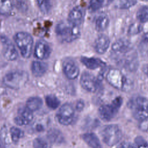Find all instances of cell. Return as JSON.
Returning a JSON list of instances; mask_svg holds the SVG:
<instances>
[{
    "instance_id": "obj_1",
    "label": "cell",
    "mask_w": 148,
    "mask_h": 148,
    "mask_svg": "<svg viewBox=\"0 0 148 148\" xmlns=\"http://www.w3.org/2000/svg\"><path fill=\"white\" fill-rule=\"evenodd\" d=\"M55 32L60 40L66 43L73 42L80 35L79 26L73 24L68 20L58 23Z\"/></svg>"
},
{
    "instance_id": "obj_2",
    "label": "cell",
    "mask_w": 148,
    "mask_h": 148,
    "mask_svg": "<svg viewBox=\"0 0 148 148\" xmlns=\"http://www.w3.org/2000/svg\"><path fill=\"white\" fill-rule=\"evenodd\" d=\"M113 58L117 65L129 72H135L139 66L136 51L131 48L129 50L119 54H112Z\"/></svg>"
},
{
    "instance_id": "obj_3",
    "label": "cell",
    "mask_w": 148,
    "mask_h": 148,
    "mask_svg": "<svg viewBox=\"0 0 148 148\" xmlns=\"http://www.w3.org/2000/svg\"><path fill=\"white\" fill-rule=\"evenodd\" d=\"M106 79L109 84L119 90L128 91L132 88L131 81L119 69H109Z\"/></svg>"
},
{
    "instance_id": "obj_4",
    "label": "cell",
    "mask_w": 148,
    "mask_h": 148,
    "mask_svg": "<svg viewBox=\"0 0 148 148\" xmlns=\"http://www.w3.org/2000/svg\"><path fill=\"white\" fill-rule=\"evenodd\" d=\"M127 106L136 120L143 122L148 119V99L146 98L141 96L132 98Z\"/></svg>"
},
{
    "instance_id": "obj_5",
    "label": "cell",
    "mask_w": 148,
    "mask_h": 148,
    "mask_svg": "<svg viewBox=\"0 0 148 148\" xmlns=\"http://www.w3.org/2000/svg\"><path fill=\"white\" fill-rule=\"evenodd\" d=\"M14 40L21 55L24 58H29L33 49L34 40L32 36L26 32H18L14 35Z\"/></svg>"
},
{
    "instance_id": "obj_6",
    "label": "cell",
    "mask_w": 148,
    "mask_h": 148,
    "mask_svg": "<svg viewBox=\"0 0 148 148\" xmlns=\"http://www.w3.org/2000/svg\"><path fill=\"white\" fill-rule=\"evenodd\" d=\"M28 74L23 71H14L8 73L3 77V82L8 87L18 89L22 87L28 81Z\"/></svg>"
},
{
    "instance_id": "obj_7",
    "label": "cell",
    "mask_w": 148,
    "mask_h": 148,
    "mask_svg": "<svg viewBox=\"0 0 148 148\" xmlns=\"http://www.w3.org/2000/svg\"><path fill=\"white\" fill-rule=\"evenodd\" d=\"M101 135L103 142L109 146L116 145L122 137L121 131L116 124H109L103 127Z\"/></svg>"
},
{
    "instance_id": "obj_8",
    "label": "cell",
    "mask_w": 148,
    "mask_h": 148,
    "mask_svg": "<svg viewBox=\"0 0 148 148\" xmlns=\"http://www.w3.org/2000/svg\"><path fill=\"white\" fill-rule=\"evenodd\" d=\"M123 103V98L117 97L111 103L101 105L98 109L99 117L103 121L111 120L118 113V111Z\"/></svg>"
},
{
    "instance_id": "obj_9",
    "label": "cell",
    "mask_w": 148,
    "mask_h": 148,
    "mask_svg": "<svg viewBox=\"0 0 148 148\" xmlns=\"http://www.w3.org/2000/svg\"><path fill=\"white\" fill-rule=\"evenodd\" d=\"M80 83L85 90L90 92H95L99 88V80L91 73L84 71L81 75Z\"/></svg>"
},
{
    "instance_id": "obj_10",
    "label": "cell",
    "mask_w": 148,
    "mask_h": 148,
    "mask_svg": "<svg viewBox=\"0 0 148 148\" xmlns=\"http://www.w3.org/2000/svg\"><path fill=\"white\" fill-rule=\"evenodd\" d=\"M75 115V110L69 103H65L59 109L57 113V118L58 122L64 125H68L71 124Z\"/></svg>"
},
{
    "instance_id": "obj_11",
    "label": "cell",
    "mask_w": 148,
    "mask_h": 148,
    "mask_svg": "<svg viewBox=\"0 0 148 148\" xmlns=\"http://www.w3.org/2000/svg\"><path fill=\"white\" fill-rule=\"evenodd\" d=\"M0 40L3 46V54L5 59L10 61L17 60L18 54L11 40L5 36H1Z\"/></svg>"
},
{
    "instance_id": "obj_12",
    "label": "cell",
    "mask_w": 148,
    "mask_h": 148,
    "mask_svg": "<svg viewBox=\"0 0 148 148\" xmlns=\"http://www.w3.org/2000/svg\"><path fill=\"white\" fill-rule=\"evenodd\" d=\"M62 70L66 77L71 80L76 79L79 75V68L76 62L71 58H66L62 62Z\"/></svg>"
},
{
    "instance_id": "obj_13",
    "label": "cell",
    "mask_w": 148,
    "mask_h": 148,
    "mask_svg": "<svg viewBox=\"0 0 148 148\" xmlns=\"http://www.w3.org/2000/svg\"><path fill=\"white\" fill-rule=\"evenodd\" d=\"M50 53L51 48L47 42L43 40L37 42L34 49V56L36 58L40 60L47 59Z\"/></svg>"
},
{
    "instance_id": "obj_14",
    "label": "cell",
    "mask_w": 148,
    "mask_h": 148,
    "mask_svg": "<svg viewBox=\"0 0 148 148\" xmlns=\"http://www.w3.org/2000/svg\"><path fill=\"white\" fill-rule=\"evenodd\" d=\"M34 116L32 112L27 107L20 108L14 118V122L18 125H27L33 120Z\"/></svg>"
},
{
    "instance_id": "obj_15",
    "label": "cell",
    "mask_w": 148,
    "mask_h": 148,
    "mask_svg": "<svg viewBox=\"0 0 148 148\" xmlns=\"http://www.w3.org/2000/svg\"><path fill=\"white\" fill-rule=\"evenodd\" d=\"M110 39L109 37L105 34H101L95 39L94 47L95 51L99 54L105 53L110 46Z\"/></svg>"
},
{
    "instance_id": "obj_16",
    "label": "cell",
    "mask_w": 148,
    "mask_h": 148,
    "mask_svg": "<svg viewBox=\"0 0 148 148\" xmlns=\"http://www.w3.org/2000/svg\"><path fill=\"white\" fill-rule=\"evenodd\" d=\"M83 18L84 12L83 9L79 6H75L69 13L67 20L73 24L80 26Z\"/></svg>"
},
{
    "instance_id": "obj_17",
    "label": "cell",
    "mask_w": 148,
    "mask_h": 148,
    "mask_svg": "<svg viewBox=\"0 0 148 148\" xmlns=\"http://www.w3.org/2000/svg\"><path fill=\"white\" fill-rule=\"evenodd\" d=\"M109 18L105 13H100L96 16L94 20L95 29L99 32L105 31L109 25Z\"/></svg>"
},
{
    "instance_id": "obj_18",
    "label": "cell",
    "mask_w": 148,
    "mask_h": 148,
    "mask_svg": "<svg viewBox=\"0 0 148 148\" xmlns=\"http://www.w3.org/2000/svg\"><path fill=\"white\" fill-rule=\"evenodd\" d=\"M80 61L86 67L91 70L105 66V62L98 58L82 57Z\"/></svg>"
},
{
    "instance_id": "obj_19",
    "label": "cell",
    "mask_w": 148,
    "mask_h": 148,
    "mask_svg": "<svg viewBox=\"0 0 148 148\" xmlns=\"http://www.w3.org/2000/svg\"><path fill=\"white\" fill-rule=\"evenodd\" d=\"M132 48L131 43L125 39H119L112 45L113 54H119L125 52Z\"/></svg>"
},
{
    "instance_id": "obj_20",
    "label": "cell",
    "mask_w": 148,
    "mask_h": 148,
    "mask_svg": "<svg viewBox=\"0 0 148 148\" xmlns=\"http://www.w3.org/2000/svg\"><path fill=\"white\" fill-rule=\"evenodd\" d=\"M83 140L91 148H101V144L98 136L94 133L87 132L82 136Z\"/></svg>"
},
{
    "instance_id": "obj_21",
    "label": "cell",
    "mask_w": 148,
    "mask_h": 148,
    "mask_svg": "<svg viewBox=\"0 0 148 148\" xmlns=\"http://www.w3.org/2000/svg\"><path fill=\"white\" fill-rule=\"evenodd\" d=\"M47 69L46 63L40 61H34L31 65V71L33 75L36 77L43 76Z\"/></svg>"
},
{
    "instance_id": "obj_22",
    "label": "cell",
    "mask_w": 148,
    "mask_h": 148,
    "mask_svg": "<svg viewBox=\"0 0 148 148\" xmlns=\"http://www.w3.org/2000/svg\"><path fill=\"white\" fill-rule=\"evenodd\" d=\"M43 102L40 98L33 97L28 98L26 102V107L32 112L39 110L42 106Z\"/></svg>"
},
{
    "instance_id": "obj_23",
    "label": "cell",
    "mask_w": 148,
    "mask_h": 148,
    "mask_svg": "<svg viewBox=\"0 0 148 148\" xmlns=\"http://www.w3.org/2000/svg\"><path fill=\"white\" fill-rule=\"evenodd\" d=\"M47 139L50 143H61L64 141V137L61 132L58 130L51 129L48 131Z\"/></svg>"
},
{
    "instance_id": "obj_24",
    "label": "cell",
    "mask_w": 148,
    "mask_h": 148,
    "mask_svg": "<svg viewBox=\"0 0 148 148\" xmlns=\"http://www.w3.org/2000/svg\"><path fill=\"white\" fill-rule=\"evenodd\" d=\"M114 0H89V9L92 11H97L99 9L109 6Z\"/></svg>"
},
{
    "instance_id": "obj_25",
    "label": "cell",
    "mask_w": 148,
    "mask_h": 148,
    "mask_svg": "<svg viewBox=\"0 0 148 148\" xmlns=\"http://www.w3.org/2000/svg\"><path fill=\"white\" fill-rule=\"evenodd\" d=\"M140 55L144 58H148V32L143 35L138 45Z\"/></svg>"
},
{
    "instance_id": "obj_26",
    "label": "cell",
    "mask_w": 148,
    "mask_h": 148,
    "mask_svg": "<svg viewBox=\"0 0 148 148\" xmlns=\"http://www.w3.org/2000/svg\"><path fill=\"white\" fill-rule=\"evenodd\" d=\"M13 8L11 0H0V14L9 15L12 12Z\"/></svg>"
},
{
    "instance_id": "obj_27",
    "label": "cell",
    "mask_w": 148,
    "mask_h": 148,
    "mask_svg": "<svg viewBox=\"0 0 148 148\" xmlns=\"http://www.w3.org/2000/svg\"><path fill=\"white\" fill-rule=\"evenodd\" d=\"M138 21L140 23L148 21V6L144 5L139 8L136 14Z\"/></svg>"
},
{
    "instance_id": "obj_28",
    "label": "cell",
    "mask_w": 148,
    "mask_h": 148,
    "mask_svg": "<svg viewBox=\"0 0 148 148\" xmlns=\"http://www.w3.org/2000/svg\"><path fill=\"white\" fill-rule=\"evenodd\" d=\"M37 6L43 14H47L51 8V0H35Z\"/></svg>"
},
{
    "instance_id": "obj_29",
    "label": "cell",
    "mask_w": 148,
    "mask_h": 148,
    "mask_svg": "<svg viewBox=\"0 0 148 148\" xmlns=\"http://www.w3.org/2000/svg\"><path fill=\"white\" fill-rule=\"evenodd\" d=\"M45 102L47 106L51 109H57L60 104V101L58 98L54 95H47L45 98Z\"/></svg>"
},
{
    "instance_id": "obj_30",
    "label": "cell",
    "mask_w": 148,
    "mask_h": 148,
    "mask_svg": "<svg viewBox=\"0 0 148 148\" xmlns=\"http://www.w3.org/2000/svg\"><path fill=\"white\" fill-rule=\"evenodd\" d=\"M143 30V26L140 23H134L131 24L127 31L129 36H134L139 34Z\"/></svg>"
},
{
    "instance_id": "obj_31",
    "label": "cell",
    "mask_w": 148,
    "mask_h": 148,
    "mask_svg": "<svg viewBox=\"0 0 148 148\" xmlns=\"http://www.w3.org/2000/svg\"><path fill=\"white\" fill-rule=\"evenodd\" d=\"M9 134L12 141L14 143H17L23 136V132L20 128L13 127L10 130Z\"/></svg>"
},
{
    "instance_id": "obj_32",
    "label": "cell",
    "mask_w": 148,
    "mask_h": 148,
    "mask_svg": "<svg viewBox=\"0 0 148 148\" xmlns=\"http://www.w3.org/2000/svg\"><path fill=\"white\" fill-rule=\"evenodd\" d=\"M136 0H118L116 7L120 9H128L135 5Z\"/></svg>"
},
{
    "instance_id": "obj_33",
    "label": "cell",
    "mask_w": 148,
    "mask_h": 148,
    "mask_svg": "<svg viewBox=\"0 0 148 148\" xmlns=\"http://www.w3.org/2000/svg\"><path fill=\"white\" fill-rule=\"evenodd\" d=\"M50 143L45 138L39 137L35 138L33 141V146L34 148H49Z\"/></svg>"
},
{
    "instance_id": "obj_34",
    "label": "cell",
    "mask_w": 148,
    "mask_h": 148,
    "mask_svg": "<svg viewBox=\"0 0 148 148\" xmlns=\"http://www.w3.org/2000/svg\"><path fill=\"white\" fill-rule=\"evenodd\" d=\"M135 143L136 148H148V143L142 136H136L135 139Z\"/></svg>"
},
{
    "instance_id": "obj_35",
    "label": "cell",
    "mask_w": 148,
    "mask_h": 148,
    "mask_svg": "<svg viewBox=\"0 0 148 148\" xmlns=\"http://www.w3.org/2000/svg\"><path fill=\"white\" fill-rule=\"evenodd\" d=\"M0 139L4 145H8L9 144V134L6 128H3L1 130L0 132Z\"/></svg>"
},
{
    "instance_id": "obj_36",
    "label": "cell",
    "mask_w": 148,
    "mask_h": 148,
    "mask_svg": "<svg viewBox=\"0 0 148 148\" xmlns=\"http://www.w3.org/2000/svg\"><path fill=\"white\" fill-rule=\"evenodd\" d=\"M117 148H136L134 145L131 143V142H123L121 143Z\"/></svg>"
},
{
    "instance_id": "obj_37",
    "label": "cell",
    "mask_w": 148,
    "mask_h": 148,
    "mask_svg": "<svg viewBox=\"0 0 148 148\" xmlns=\"http://www.w3.org/2000/svg\"><path fill=\"white\" fill-rule=\"evenodd\" d=\"M84 107V102L83 100L80 99L78 101H77L75 109L77 112H81L83 110Z\"/></svg>"
},
{
    "instance_id": "obj_38",
    "label": "cell",
    "mask_w": 148,
    "mask_h": 148,
    "mask_svg": "<svg viewBox=\"0 0 148 148\" xmlns=\"http://www.w3.org/2000/svg\"><path fill=\"white\" fill-rule=\"evenodd\" d=\"M142 70L143 72L148 77V64H144L142 67Z\"/></svg>"
},
{
    "instance_id": "obj_39",
    "label": "cell",
    "mask_w": 148,
    "mask_h": 148,
    "mask_svg": "<svg viewBox=\"0 0 148 148\" xmlns=\"http://www.w3.org/2000/svg\"><path fill=\"white\" fill-rule=\"evenodd\" d=\"M142 1H148V0H142Z\"/></svg>"
},
{
    "instance_id": "obj_40",
    "label": "cell",
    "mask_w": 148,
    "mask_h": 148,
    "mask_svg": "<svg viewBox=\"0 0 148 148\" xmlns=\"http://www.w3.org/2000/svg\"><path fill=\"white\" fill-rule=\"evenodd\" d=\"M0 148H1V146H0Z\"/></svg>"
}]
</instances>
